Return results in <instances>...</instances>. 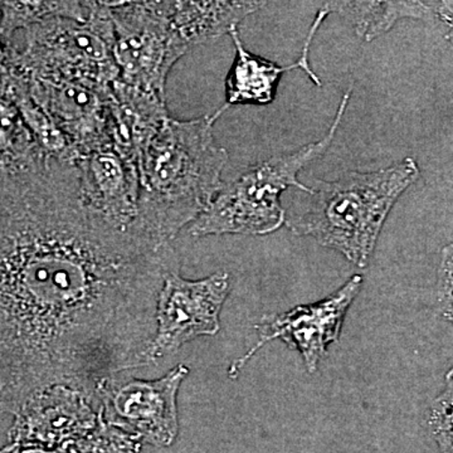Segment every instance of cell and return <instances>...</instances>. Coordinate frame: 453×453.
Masks as SVG:
<instances>
[{"label": "cell", "instance_id": "277c9868", "mask_svg": "<svg viewBox=\"0 0 453 453\" xmlns=\"http://www.w3.org/2000/svg\"><path fill=\"white\" fill-rule=\"evenodd\" d=\"M350 95L351 88H349L323 139L255 164L231 180L223 181L208 207L189 226V234L196 238L223 234L266 235L281 228L286 222L282 193L290 187L303 193L311 192V188L299 180L300 172L323 157L332 145L347 112Z\"/></svg>", "mask_w": 453, "mask_h": 453}, {"label": "cell", "instance_id": "3957f363", "mask_svg": "<svg viewBox=\"0 0 453 453\" xmlns=\"http://www.w3.org/2000/svg\"><path fill=\"white\" fill-rule=\"evenodd\" d=\"M416 160L405 157L374 172H348L335 180H315L285 225L312 237L357 267L368 266L384 223L399 196L418 180Z\"/></svg>", "mask_w": 453, "mask_h": 453}, {"label": "cell", "instance_id": "ba28073f", "mask_svg": "<svg viewBox=\"0 0 453 453\" xmlns=\"http://www.w3.org/2000/svg\"><path fill=\"white\" fill-rule=\"evenodd\" d=\"M188 374L189 369L179 365L159 380L106 378L96 388L103 421L140 443L172 446L179 434L178 392Z\"/></svg>", "mask_w": 453, "mask_h": 453}, {"label": "cell", "instance_id": "7c38bea8", "mask_svg": "<svg viewBox=\"0 0 453 453\" xmlns=\"http://www.w3.org/2000/svg\"><path fill=\"white\" fill-rule=\"evenodd\" d=\"M330 14L332 13L329 9L321 4L314 23L306 35L300 58L295 64L288 65H279L264 57L253 55L244 47L240 33L232 32L229 35L234 40L235 57L226 79L225 106L226 109L234 105H268L275 100L277 85L282 74L296 68L305 71L310 80L320 88V79L311 70L309 55L316 32Z\"/></svg>", "mask_w": 453, "mask_h": 453}, {"label": "cell", "instance_id": "9c48e42d", "mask_svg": "<svg viewBox=\"0 0 453 453\" xmlns=\"http://www.w3.org/2000/svg\"><path fill=\"white\" fill-rule=\"evenodd\" d=\"M362 275H354L339 290L309 305H300L280 314L265 315L256 325L257 342L229 366V377H238L243 366L268 342L280 339L299 351L310 374L318 371L327 348L338 342L351 303L362 290Z\"/></svg>", "mask_w": 453, "mask_h": 453}, {"label": "cell", "instance_id": "5bb4252c", "mask_svg": "<svg viewBox=\"0 0 453 453\" xmlns=\"http://www.w3.org/2000/svg\"><path fill=\"white\" fill-rule=\"evenodd\" d=\"M49 159L12 100L8 85L0 91V177L29 172Z\"/></svg>", "mask_w": 453, "mask_h": 453}, {"label": "cell", "instance_id": "30bf717a", "mask_svg": "<svg viewBox=\"0 0 453 453\" xmlns=\"http://www.w3.org/2000/svg\"><path fill=\"white\" fill-rule=\"evenodd\" d=\"M95 399L68 387H52L23 405L9 431L11 445L55 449L88 436L103 425Z\"/></svg>", "mask_w": 453, "mask_h": 453}, {"label": "cell", "instance_id": "5b68a950", "mask_svg": "<svg viewBox=\"0 0 453 453\" xmlns=\"http://www.w3.org/2000/svg\"><path fill=\"white\" fill-rule=\"evenodd\" d=\"M23 33L25 46H16L13 64L27 79L64 80L111 92L119 80L111 2H96L88 22L53 18Z\"/></svg>", "mask_w": 453, "mask_h": 453}, {"label": "cell", "instance_id": "44dd1931", "mask_svg": "<svg viewBox=\"0 0 453 453\" xmlns=\"http://www.w3.org/2000/svg\"><path fill=\"white\" fill-rule=\"evenodd\" d=\"M0 453H12L11 449H9L8 446H5L4 449H0Z\"/></svg>", "mask_w": 453, "mask_h": 453}, {"label": "cell", "instance_id": "4fadbf2b", "mask_svg": "<svg viewBox=\"0 0 453 453\" xmlns=\"http://www.w3.org/2000/svg\"><path fill=\"white\" fill-rule=\"evenodd\" d=\"M265 2H165L173 32L188 50L238 31L244 18Z\"/></svg>", "mask_w": 453, "mask_h": 453}, {"label": "cell", "instance_id": "d6986e66", "mask_svg": "<svg viewBox=\"0 0 453 453\" xmlns=\"http://www.w3.org/2000/svg\"><path fill=\"white\" fill-rule=\"evenodd\" d=\"M16 44L7 43L0 37V89L7 88L12 73Z\"/></svg>", "mask_w": 453, "mask_h": 453}, {"label": "cell", "instance_id": "6da1fadb", "mask_svg": "<svg viewBox=\"0 0 453 453\" xmlns=\"http://www.w3.org/2000/svg\"><path fill=\"white\" fill-rule=\"evenodd\" d=\"M173 267L170 244L88 207L76 163L0 177V413L58 386L97 401L142 366Z\"/></svg>", "mask_w": 453, "mask_h": 453}, {"label": "cell", "instance_id": "52a82bcc", "mask_svg": "<svg viewBox=\"0 0 453 453\" xmlns=\"http://www.w3.org/2000/svg\"><path fill=\"white\" fill-rule=\"evenodd\" d=\"M231 291L225 271L202 280H187L177 267L164 275L155 309V333L142 354V366L159 365L187 342L219 332V316Z\"/></svg>", "mask_w": 453, "mask_h": 453}, {"label": "cell", "instance_id": "2e32d148", "mask_svg": "<svg viewBox=\"0 0 453 453\" xmlns=\"http://www.w3.org/2000/svg\"><path fill=\"white\" fill-rule=\"evenodd\" d=\"M96 2H0V37L13 44L17 32H25L53 18L88 22Z\"/></svg>", "mask_w": 453, "mask_h": 453}, {"label": "cell", "instance_id": "8992f818", "mask_svg": "<svg viewBox=\"0 0 453 453\" xmlns=\"http://www.w3.org/2000/svg\"><path fill=\"white\" fill-rule=\"evenodd\" d=\"M119 81L165 97L166 79L188 50L170 26L165 2H111Z\"/></svg>", "mask_w": 453, "mask_h": 453}, {"label": "cell", "instance_id": "7a4b0ae2", "mask_svg": "<svg viewBox=\"0 0 453 453\" xmlns=\"http://www.w3.org/2000/svg\"><path fill=\"white\" fill-rule=\"evenodd\" d=\"M193 120L166 119L138 157V222L142 234L170 244L208 207L222 186L228 163L214 139V124L226 112Z\"/></svg>", "mask_w": 453, "mask_h": 453}, {"label": "cell", "instance_id": "7402d4cb", "mask_svg": "<svg viewBox=\"0 0 453 453\" xmlns=\"http://www.w3.org/2000/svg\"><path fill=\"white\" fill-rule=\"evenodd\" d=\"M0 414H2V413H0Z\"/></svg>", "mask_w": 453, "mask_h": 453}, {"label": "cell", "instance_id": "ac0fdd59", "mask_svg": "<svg viewBox=\"0 0 453 453\" xmlns=\"http://www.w3.org/2000/svg\"><path fill=\"white\" fill-rule=\"evenodd\" d=\"M438 303L442 315L453 323V243L442 251L438 273Z\"/></svg>", "mask_w": 453, "mask_h": 453}, {"label": "cell", "instance_id": "ffe728a7", "mask_svg": "<svg viewBox=\"0 0 453 453\" xmlns=\"http://www.w3.org/2000/svg\"><path fill=\"white\" fill-rule=\"evenodd\" d=\"M432 7L434 16L449 27L446 37L453 44V2L432 3Z\"/></svg>", "mask_w": 453, "mask_h": 453}, {"label": "cell", "instance_id": "e0dca14e", "mask_svg": "<svg viewBox=\"0 0 453 453\" xmlns=\"http://www.w3.org/2000/svg\"><path fill=\"white\" fill-rule=\"evenodd\" d=\"M429 426L443 453H453V369L447 374L446 389L431 408Z\"/></svg>", "mask_w": 453, "mask_h": 453}, {"label": "cell", "instance_id": "9a60e30c", "mask_svg": "<svg viewBox=\"0 0 453 453\" xmlns=\"http://www.w3.org/2000/svg\"><path fill=\"white\" fill-rule=\"evenodd\" d=\"M325 5L330 13L349 20L366 42L380 37L404 18L425 19L434 16L432 3L426 2H327Z\"/></svg>", "mask_w": 453, "mask_h": 453}, {"label": "cell", "instance_id": "8fae6325", "mask_svg": "<svg viewBox=\"0 0 453 453\" xmlns=\"http://www.w3.org/2000/svg\"><path fill=\"white\" fill-rule=\"evenodd\" d=\"M76 165L83 199L88 207L113 225L142 234L136 226L140 193L138 164L122 157L107 142L80 157Z\"/></svg>", "mask_w": 453, "mask_h": 453}]
</instances>
